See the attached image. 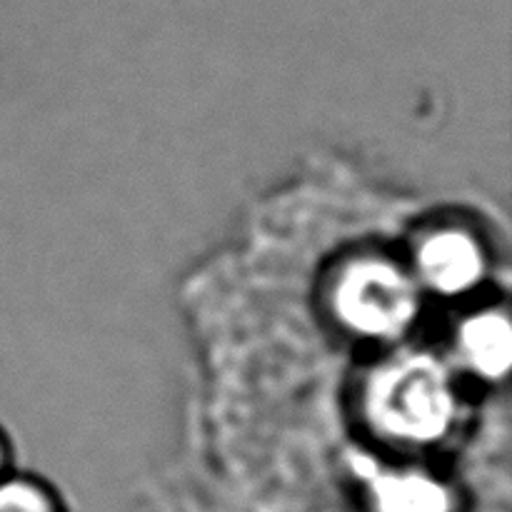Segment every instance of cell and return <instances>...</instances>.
Returning <instances> with one entry per match:
<instances>
[{
  "label": "cell",
  "mask_w": 512,
  "mask_h": 512,
  "mask_svg": "<svg viewBox=\"0 0 512 512\" xmlns=\"http://www.w3.org/2000/svg\"><path fill=\"white\" fill-rule=\"evenodd\" d=\"M360 408L378 438L403 448H428L453 428L458 393L443 360L430 353H403L370 370Z\"/></svg>",
  "instance_id": "1"
},
{
  "label": "cell",
  "mask_w": 512,
  "mask_h": 512,
  "mask_svg": "<svg viewBox=\"0 0 512 512\" xmlns=\"http://www.w3.org/2000/svg\"><path fill=\"white\" fill-rule=\"evenodd\" d=\"M423 295L408 265L383 253H360L333 270L325 310L335 328L353 338L393 343L415 325Z\"/></svg>",
  "instance_id": "2"
},
{
  "label": "cell",
  "mask_w": 512,
  "mask_h": 512,
  "mask_svg": "<svg viewBox=\"0 0 512 512\" xmlns=\"http://www.w3.org/2000/svg\"><path fill=\"white\" fill-rule=\"evenodd\" d=\"M408 268L423 293L445 300L465 298L488 278V248L470 228L438 225L420 235Z\"/></svg>",
  "instance_id": "3"
},
{
  "label": "cell",
  "mask_w": 512,
  "mask_h": 512,
  "mask_svg": "<svg viewBox=\"0 0 512 512\" xmlns=\"http://www.w3.org/2000/svg\"><path fill=\"white\" fill-rule=\"evenodd\" d=\"M370 512H455L445 480L420 468H390L373 460L355 463Z\"/></svg>",
  "instance_id": "4"
},
{
  "label": "cell",
  "mask_w": 512,
  "mask_h": 512,
  "mask_svg": "<svg viewBox=\"0 0 512 512\" xmlns=\"http://www.w3.org/2000/svg\"><path fill=\"white\" fill-rule=\"evenodd\" d=\"M455 350L470 375L483 383H503L512 365V325L503 308H480L455 330Z\"/></svg>",
  "instance_id": "5"
},
{
  "label": "cell",
  "mask_w": 512,
  "mask_h": 512,
  "mask_svg": "<svg viewBox=\"0 0 512 512\" xmlns=\"http://www.w3.org/2000/svg\"><path fill=\"white\" fill-rule=\"evenodd\" d=\"M0 512H63V505L38 478L8 470L0 478Z\"/></svg>",
  "instance_id": "6"
},
{
  "label": "cell",
  "mask_w": 512,
  "mask_h": 512,
  "mask_svg": "<svg viewBox=\"0 0 512 512\" xmlns=\"http://www.w3.org/2000/svg\"><path fill=\"white\" fill-rule=\"evenodd\" d=\"M8 470H10V445H8V438H5V433L0 430V478H3Z\"/></svg>",
  "instance_id": "7"
}]
</instances>
